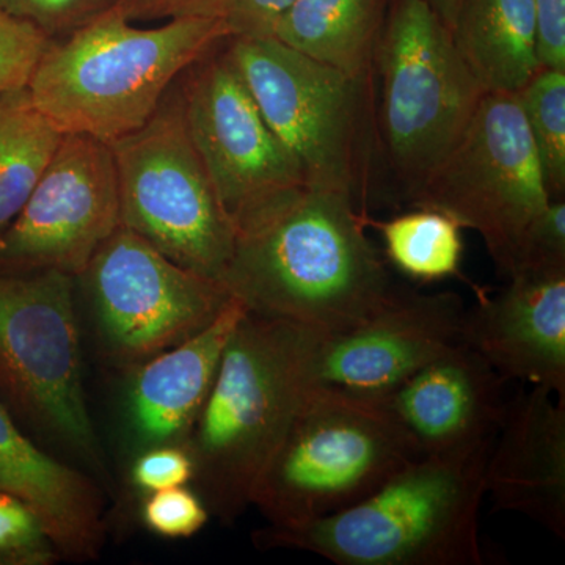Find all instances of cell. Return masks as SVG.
Masks as SVG:
<instances>
[{
	"mask_svg": "<svg viewBox=\"0 0 565 565\" xmlns=\"http://www.w3.org/2000/svg\"><path fill=\"white\" fill-rule=\"evenodd\" d=\"M76 280L104 355L129 371L202 332L234 299L222 281L185 269L122 225Z\"/></svg>",
	"mask_w": 565,
	"mask_h": 565,
	"instance_id": "cell-11",
	"label": "cell"
},
{
	"mask_svg": "<svg viewBox=\"0 0 565 565\" xmlns=\"http://www.w3.org/2000/svg\"><path fill=\"white\" fill-rule=\"evenodd\" d=\"M375 57L386 156L414 199L455 148L486 92L426 0H394Z\"/></svg>",
	"mask_w": 565,
	"mask_h": 565,
	"instance_id": "cell-7",
	"label": "cell"
},
{
	"mask_svg": "<svg viewBox=\"0 0 565 565\" xmlns=\"http://www.w3.org/2000/svg\"><path fill=\"white\" fill-rule=\"evenodd\" d=\"M182 76L189 134L236 232L253 215L307 188L225 50L215 46Z\"/></svg>",
	"mask_w": 565,
	"mask_h": 565,
	"instance_id": "cell-12",
	"label": "cell"
},
{
	"mask_svg": "<svg viewBox=\"0 0 565 565\" xmlns=\"http://www.w3.org/2000/svg\"><path fill=\"white\" fill-rule=\"evenodd\" d=\"M463 316L459 294L401 288L392 302L360 326L319 333L313 386L381 399L435 356L462 343Z\"/></svg>",
	"mask_w": 565,
	"mask_h": 565,
	"instance_id": "cell-14",
	"label": "cell"
},
{
	"mask_svg": "<svg viewBox=\"0 0 565 565\" xmlns=\"http://www.w3.org/2000/svg\"><path fill=\"white\" fill-rule=\"evenodd\" d=\"M226 57L305 185L353 196L363 81L274 36H230Z\"/></svg>",
	"mask_w": 565,
	"mask_h": 565,
	"instance_id": "cell-10",
	"label": "cell"
},
{
	"mask_svg": "<svg viewBox=\"0 0 565 565\" xmlns=\"http://www.w3.org/2000/svg\"><path fill=\"white\" fill-rule=\"evenodd\" d=\"M226 39L222 18L141 29L110 9L52 41L28 90L63 134L110 145L150 120L182 74Z\"/></svg>",
	"mask_w": 565,
	"mask_h": 565,
	"instance_id": "cell-3",
	"label": "cell"
},
{
	"mask_svg": "<svg viewBox=\"0 0 565 565\" xmlns=\"http://www.w3.org/2000/svg\"><path fill=\"white\" fill-rule=\"evenodd\" d=\"M484 241L509 277L527 226L550 202L534 141L514 93H486L455 148L414 195Z\"/></svg>",
	"mask_w": 565,
	"mask_h": 565,
	"instance_id": "cell-9",
	"label": "cell"
},
{
	"mask_svg": "<svg viewBox=\"0 0 565 565\" xmlns=\"http://www.w3.org/2000/svg\"><path fill=\"white\" fill-rule=\"evenodd\" d=\"M121 225L193 273L222 281L236 226L223 210L185 122L180 84L150 120L110 143Z\"/></svg>",
	"mask_w": 565,
	"mask_h": 565,
	"instance_id": "cell-6",
	"label": "cell"
},
{
	"mask_svg": "<svg viewBox=\"0 0 565 565\" xmlns=\"http://www.w3.org/2000/svg\"><path fill=\"white\" fill-rule=\"evenodd\" d=\"M542 68L565 71V0H534Z\"/></svg>",
	"mask_w": 565,
	"mask_h": 565,
	"instance_id": "cell-33",
	"label": "cell"
},
{
	"mask_svg": "<svg viewBox=\"0 0 565 565\" xmlns=\"http://www.w3.org/2000/svg\"><path fill=\"white\" fill-rule=\"evenodd\" d=\"M0 492L14 494L35 512L58 555L74 561L98 556L104 542L102 493L87 476L33 445L2 399Z\"/></svg>",
	"mask_w": 565,
	"mask_h": 565,
	"instance_id": "cell-19",
	"label": "cell"
},
{
	"mask_svg": "<svg viewBox=\"0 0 565 565\" xmlns=\"http://www.w3.org/2000/svg\"><path fill=\"white\" fill-rule=\"evenodd\" d=\"M247 313L239 299L211 326L134 367L128 416L139 444L154 446L188 440L210 394L223 351Z\"/></svg>",
	"mask_w": 565,
	"mask_h": 565,
	"instance_id": "cell-18",
	"label": "cell"
},
{
	"mask_svg": "<svg viewBox=\"0 0 565 565\" xmlns=\"http://www.w3.org/2000/svg\"><path fill=\"white\" fill-rule=\"evenodd\" d=\"M374 225L384 237L390 263L412 280L430 282L459 277L462 226L445 212L419 207Z\"/></svg>",
	"mask_w": 565,
	"mask_h": 565,
	"instance_id": "cell-23",
	"label": "cell"
},
{
	"mask_svg": "<svg viewBox=\"0 0 565 565\" xmlns=\"http://www.w3.org/2000/svg\"><path fill=\"white\" fill-rule=\"evenodd\" d=\"M508 278L503 291L479 294L465 310L462 343L504 382L565 397V266L527 267Z\"/></svg>",
	"mask_w": 565,
	"mask_h": 565,
	"instance_id": "cell-15",
	"label": "cell"
},
{
	"mask_svg": "<svg viewBox=\"0 0 565 565\" xmlns=\"http://www.w3.org/2000/svg\"><path fill=\"white\" fill-rule=\"evenodd\" d=\"M318 337L299 323L250 311L230 337L184 441L207 509L223 522H234L252 505L256 482L315 388Z\"/></svg>",
	"mask_w": 565,
	"mask_h": 565,
	"instance_id": "cell-2",
	"label": "cell"
},
{
	"mask_svg": "<svg viewBox=\"0 0 565 565\" xmlns=\"http://www.w3.org/2000/svg\"><path fill=\"white\" fill-rule=\"evenodd\" d=\"M344 192L303 188L237 228L222 282L250 313L348 332L399 291Z\"/></svg>",
	"mask_w": 565,
	"mask_h": 565,
	"instance_id": "cell-1",
	"label": "cell"
},
{
	"mask_svg": "<svg viewBox=\"0 0 565 565\" xmlns=\"http://www.w3.org/2000/svg\"><path fill=\"white\" fill-rule=\"evenodd\" d=\"M426 2L429 3L435 13L444 20L445 24L448 25V29H451L462 0H426Z\"/></svg>",
	"mask_w": 565,
	"mask_h": 565,
	"instance_id": "cell-34",
	"label": "cell"
},
{
	"mask_svg": "<svg viewBox=\"0 0 565 565\" xmlns=\"http://www.w3.org/2000/svg\"><path fill=\"white\" fill-rule=\"evenodd\" d=\"M385 6L386 0H297L273 36L323 65L366 79Z\"/></svg>",
	"mask_w": 565,
	"mask_h": 565,
	"instance_id": "cell-21",
	"label": "cell"
},
{
	"mask_svg": "<svg viewBox=\"0 0 565 565\" xmlns=\"http://www.w3.org/2000/svg\"><path fill=\"white\" fill-rule=\"evenodd\" d=\"M494 508L565 537V397L533 386L505 404L486 465Z\"/></svg>",
	"mask_w": 565,
	"mask_h": 565,
	"instance_id": "cell-17",
	"label": "cell"
},
{
	"mask_svg": "<svg viewBox=\"0 0 565 565\" xmlns=\"http://www.w3.org/2000/svg\"><path fill=\"white\" fill-rule=\"evenodd\" d=\"M51 44L31 22L0 9V96L28 87Z\"/></svg>",
	"mask_w": 565,
	"mask_h": 565,
	"instance_id": "cell-26",
	"label": "cell"
},
{
	"mask_svg": "<svg viewBox=\"0 0 565 565\" xmlns=\"http://www.w3.org/2000/svg\"><path fill=\"white\" fill-rule=\"evenodd\" d=\"M117 0H0V9L61 41L102 17Z\"/></svg>",
	"mask_w": 565,
	"mask_h": 565,
	"instance_id": "cell-27",
	"label": "cell"
},
{
	"mask_svg": "<svg viewBox=\"0 0 565 565\" xmlns=\"http://www.w3.org/2000/svg\"><path fill=\"white\" fill-rule=\"evenodd\" d=\"M63 136L28 87L0 96V234L28 203Z\"/></svg>",
	"mask_w": 565,
	"mask_h": 565,
	"instance_id": "cell-22",
	"label": "cell"
},
{
	"mask_svg": "<svg viewBox=\"0 0 565 565\" xmlns=\"http://www.w3.org/2000/svg\"><path fill=\"white\" fill-rule=\"evenodd\" d=\"M505 382L463 343L435 356L375 403L403 427L422 456L492 448L503 422Z\"/></svg>",
	"mask_w": 565,
	"mask_h": 565,
	"instance_id": "cell-16",
	"label": "cell"
},
{
	"mask_svg": "<svg viewBox=\"0 0 565 565\" xmlns=\"http://www.w3.org/2000/svg\"><path fill=\"white\" fill-rule=\"evenodd\" d=\"M76 281L58 270L0 273V396L103 470L82 377Z\"/></svg>",
	"mask_w": 565,
	"mask_h": 565,
	"instance_id": "cell-8",
	"label": "cell"
},
{
	"mask_svg": "<svg viewBox=\"0 0 565 565\" xmlns=\"http://www.w3.org/2000/svg\"><path fill=\"white\" fill-rule=\"evenodd\" d=\"M297 0H230L225 24L230 36H273L278 22Z\"/></svg>",
	"mask_w": 565,
	"mask_h": 565,
	"instance_id": "cell-32",
	"label": "cell"
},
{
	"mask_svg": "<svg viewBox=\"0 0 565 565\" xmlns=\"http://www.w3.org/2000/svg\"><path fill=\"white\" fill-rule=\"evenodd\" d=\"M61 556L24 501L0 492V563L47 564Z\"/></svg>",
	"mask_w": 565,
	"mask_h": 565,
	"instance_id": "cell-25",
	"label": "cell"
},
{
	"mask_svg": "<svg viewBox=\"0 0 565 565\" xmlns=\"http://www.w3.org/2000/svg\"><path fill=\"white\" fill-rule=\"evenodd\" d=\"M550 200L565 193V71L541 68L516 93Z\"/></svg>",
	"mask_w": 565,
	"mask_h": 565,
	"instance_id": "cell-24",
	"label": "cell"
},
{
	"mask_svg": "<svg viewBox=\"0 0 565 565\" xmlns=\"http://www.w3.org/2000/svg\"><path fill=\"white\" fill-rule=\"evenodd\" d=\"M449 31L486 93L516 95L542 68L534 0H462Z\"/></svg>",
	"mask_w": 565,
	"mask_h": 565,
	"instance_id": "cell-20",
	"label": "cell"
},
{
	"mask_svg": "<svg viewBox=\"0 0 565 565\" xmlns=\"http://www.w3.org/2000/svg\"><path fill=\"white\" fill-rule=\"evenodd\" d=\"M565 266V203L550 200L527 226L512 274L527 267Z\"/></svg>",
	"mask_w": 565,
	"mask_h": 565,
	"instance_id": "cell-29",
	"label": "cell"
},
{
	"mask_svg": "<svg viewBox=\"0 0 565 565\" xmlns=\"http://www.w3.org/2000/svg\"><path fill=\"white\" fill-rule=\"evenodd\" d=\"M141 519L154 534L167 539H188L206 525L210 509L185 486L172 487L150 493L141 508Z\"/></svg>",
	"mask_w": 565,
	"mask_h": 565,
	"instance_id": "cell-28",
	"label": "cell"
},
{
	"mask_svg": "<svg viewBox=\"0 0 565 565\" xmlns=\"http://www.w3.org/2000/svg\"><path fill=\"white\" fill-rule=\"evenodd\" d=\"M132 484L143 492L182 487L195 479V462L185 445L148 446L131 468Z\"/></svg>",
	"mask_w": 565,
	"mask_h": 565,
	"instance_id": "cell-30",
	"label": "cell"
},
{
	"mask_svg": "<svg viewBox=\"0 0 565 565\" xmlns=\"http://www.w3.org/2000/svg\"><path fill=\"white\" fill-rule=\"evenodd\" d=\"M423 457L375 401L313 388L253 490L273 527L338 514Z\"/></svg>",
	"mask_w": 565,
	"mask_h": 565,
	"instance_id": "cell-5",
	"label": "cell"
},
{
	"mask_svg": "<svg viewBox=\"0 0 565 565\" xmlns=\"http://www.w3.org/2000/svg\"><path fill=\"white\" fill-rule=\"evenodd\" d=\"M489 452L418 457L351 508L302 526H270L259 542L341 565H482Z\"/></svg>",
	"mask_w": 565,
	"mask_h": 565,
	"instance_id": "cell-4",
	"label": "cell"
},
{
	"mask_svg": "<svg viewBox=\"0 0 565 565\" xmlns=\"http://www.w3.org/2000/svg\"><path fill=\"white\" fill-rule=\"evenodd\" d=\"M230 0H117L111 9L128 21L225 18Z\"/></svg>",
	"mask_w": 565,
	"mask_h": 565,
	"instance_id": "cell-31",
	"label": "cell"
},
{
	"mask_svg": "<svg viewBox=\"0 0 565 565\" xmlns=\"http://www.w3.org/2000/svg\"><path fill=\"white\" fill-rule=\"evenodd\" d=\"M120 226L110 145L65 134L28 203L0 234V273L58 270L77 278Z\"/></svg>",
	"mask_w": 565,
	"mask_h": 565,
	"instance_id": "cell-13",
	"label": "cell"
}]
</instances>
